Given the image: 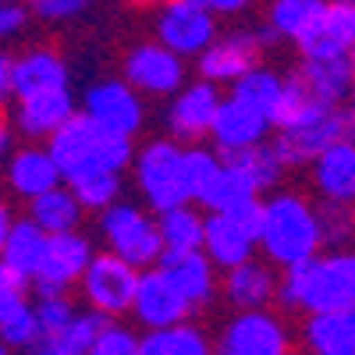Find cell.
I'll list each match as a JSON object with an SVG mask.
<instances>
[{
    "instance_id": "obj_14",
    "label": "cell",
    "mask_w": 355,
    "mask_h": 355,
    "mask_svg": "<svg viewBox=\"0 0 355 355\" xmlns=\"http://www.w3.org/2000/svg\"><path fill=\"white\" fill-rule=\"evenodd\" d=\"M96 256L89 234L71 231V234H53L46 242L40 274H36V295H68V288H75L85 274L89 259Z\"/></svg>"
},
{
    "instance_id": "obj_5",
    "label": "cell",
    "mask_w": 355,
    "mask_h": 355,
    "mask_svg": "<svg viewBox=\"0 0 355 355\" xmlns=\"http://www.w3.org/2000/svg\"><path fill=\"white\" fill-rule=\"evenodd\" d=\"M100 239L110 256L128 263L132 270H153L164 245L157 234V217L135 202H114L100 214Z\"/></svg>"
},
{
    "instance_id": "obj_28",
    "label": "cell",
    "mask_w": 355,
    "mask_h": 355,
    "mask_svg": "<svg viewBox=\"0 0 355 355\" xmlns=\"http://www.w3.org/2000/svg\"><path fill=\"white\" fill-rule=\"evenodd\" d=\"M139 355H214V338L199 323L185 320L167 331L139 334Z\"/></svg>"
},
{
    "instance_id": "obj_2",
    "label": "cell",
    "mask_w": 355,
    "mask_h": 355,
    "mask_svg": "<svg viewBox=\"0 0 355 355\" xmlns=\"http://www.w3.org/2000/svg\"><path fill=\"white\" fill-rule=\"evenodd\" d=\"M256 249L266 252V263L291 270L299 263H309L323 249L320 234V206H313L299 192H274L270 199H263L259 210V234Z\"/></svg>"
},
{
    "instance_id": "obj_38",
    "label": "cell",
    "mask_w": 355,
    "mask_h": 355,
    "mask_svg": "<svg viewBox=\"0 0 355 355\" xmlns=\"http://www.w3.org/2000/svg\"><path fill=\"white\" fill-rule=\"evenodd\" d=\"M28 306H33V320H36L43 341L61 338L68 331V323L75 320V313H78V306L68 299V295H40V299L28 302Z\"/></svg>"
},
{
    "instance_id": "obj_48",
    "label": "cell",
    "mask_w": 355,
    "mask_h": 355,
    "mask_svg": "<svg viewBox=\"0 0 355 355\" xmlns=\"http://www.w3.org/2000/svg\"><path fill=\"white\" fill-rule=\"evenodd\" d=\"M11 227H15V210H11V202H8V199H0V249H4Z\"/></svg>"
},
{
    "instance_id": "obj_49",
    "label": "cell",
    "mask_w": 355,
    "mask_h": 355,
    "mask_svg": "<svg viewBox=\"0 0 355 355\" xmlns=\"http://www.w3.org/2000/svg\"><path fill=\"white\" fill-rule=\"evenodd\" d=\"M11 96V57L0 50V103Z\"/></svg>"
},
{
    "instance_id": "obj_52",
    "label": "cell",
    "mask_w": 355,
    "mask_h": 355,
    "mask_svg": "<svg viewBox=\"0 0 355 355\" xmlns=\"http://www.w3.org/2000/svg\"><path fill=\"white\" fill-rule=\"evenodd\" d=\"M0 355H15V352H8V348H4V345H0Z\"/></svg>"
},
{
    "instance_id": "obj_4",
    "label": "cell",
    "mask_w": 355,
    "mask_h": 355,
    "mask_svg": "<svg viewBox=\"0 0 355 355\" xmlns=\"http://www.w3.org/2000/svg\"><path fill=\"white\" fill-rule=\"evenodd\" d=\"M132 178L146 202L142 210H150L153 217L189 202L185 182H182V146L171 139H153L139 146L132 157Z\"/></svg>"
},
{
    "instance_id": "obj_47",
    "label": "cell",
    "mask_w": 355,
    "mask_h": 355,
    "mask_svg": "<svg viewBox=\"0 0 355 355\" xmlns=\"http://www.w3.org/2000/svg\"><path fill=\"white\" fill-rule=\"evenodd\" d=\"M11 153H15V128H11V121L0 117V164H4Z\"/></svg>"
},
{
    "instance_id": "obj_51",
    "label": "cell",
    "mask_w": 355,
    "mask_h": 355,
    "mask_svg": "<svg viewBox=\"0 0 355 355\" xmlns=\"http://www.w3.org/2000/svg\"><path fill=\"white\" fill-rule=\"evenodd\" d=\"M25 355H68L61 345H57V341H40L36 348H28Z\"/></svg>"
},
{
    "instance_id": "obj_24",
    "label": "cell",
    "mask_w": 355,
    "mask_h": 355,
    "mask_svg": "<svg viewBox=\"0 0 355 355\" xmlns=\"http://www.w3.org/2000/svg\"><path fill=\"white\" fill-rule=\"evenodd\" d=\"M306 89V96L320 107H345L348 93H352V57H338V61H302L299 71L291 75Z\"/></svg>"
},
{
    "instance_id": "obj_12",
    "label": "cell",
    "mask_w": 355,
    "mask_h": 355,
    "mask_svg": "<svg viewBox=\"0 0 355 355\" xmlns=\"http://www.w3.org/2000/svg\"><path fill=\"white\" fill-rule=\"evenodd\" d=\"M259 53H263V43L256 36V28H234V33H224L196 57L199 82L214 85V89L234 85L245 71L259 68Z\"/></svg>"
},
{
    "instance_id": "obj_18",
    "label": "cell",
    "mask_w": 355,
    "mask_h": 355,
    "mask_svg": "<svg viewBox=\"0 0 355 355\" xmlns=\"http://www.w3.org/2000/svg\"><path fill=\"white\" fill-rule=\"evenodd\" d=\"M139 327L150 334V331H167V327H178L185 323L192 313L189 306L174 295V288L160 277V270H142L139 274V284H135V295H132V309H128Z\"/></svg>"
},
{
    "instance_id": "obj_42",
    "label": "cell",
    "mask_w": 355,
    "mask_h": 355,
    "mask_svg": "<svg viewBox=\"0 0 355 355\" xmlns=\"http://www.w3.org/2000/svg\"><path fill=\"white\" fill-rule=\"evenodd\" d=\"M85 11H89L85 0H40V4H33V15L43 21H71Z\"/></svg>"
},
{
    "instance_id": "obj_10",
    "label": "cell",
    "mask_w": 355,
    "mask_h": 355,
    "mask_svg": "<svg viewBox=\"0 0 355 355\" xmlns=\"http://www.w3.org/2000/svg\"><path fill=\"white\" fill-rule=\"evenodd\" d=\"M220 36L217 18H210L199 0H171L157 15V40L167 53H174L178 61L199 57L206 46Z\"/></svg>"
},
{
    "instance_id": "obj_33",
    "label": "cell",
    "mask_w": 355,
    "mask_h": 355,
    "mask_svg": "<svg viewBox=\"0 0 355 355\" xmlns=\"http://www.w3.org/2000/svg\"><path fill=\"white\" fill-rule=\"evenodd\" d=\"M220 164H227V167H234L239 174H245L249 185H252L256 192H274V189L281 185V178H284V164L277 160V153H274L270 142L252 146V150L234 153V157H220Z\"/></svg>"
},
{
    "instance_id": "obj_37",
    "label": "cell",
    "mask_w": 355,
    "mask_h": 355,
    "mask_svg": "<svg viewBox=\"0 0 355 355\" xmlns=\"http://www.w3.org/2000/svg\"><path fill=\"white\" fill-rule=\"evenodd\" d=\"M252 199H259V192L249 185V178L239 174L234 167H227V164H220L217 182L210 185V192L202 196L199 206H206V214H231L234 206L252 202Z\"/></svg>"
},
{
    "instance_id": "obj_40",
    "label": "cell",
    "mask_w": 355,
    "mask_h": 355,
    "mask_svg": "<svg viewBox=\"0 0 355 355\" xmlns=\"http://www.w3.org/2000/svg\"><path fill=\"white\" fill-rule=\"evenodd\" d=\"M85 355H139V331H132L128 323H103Z\"/></svg>"
},
{
    "instance_id": "obj_34",
    "label": "cell",
    "mask_w": 355,
    "mask_h": 355,
    "mask_svg": "<svg viewBox=\"0 0 355 355\" xmlns=\"http://www.w3.org/2000/svg\"><path fill=\"white\" fill-rule=\"evenodd\" d=\"M281 85H284V75H281V71L259 64V68L245 71L239 82H234L227 96L239 100V103H245V107H252V110L263 114V117H270V110H274V103H277V96H281Z\"/></svg>"
},
{
    "instance_id": "obj_29",
    "label": "cell",
    "mask_w": 355,
    "mask_h": 355,
    "mask_svg": "<svg viewBox=\"0 0 355 355\" xmlns=\"http://www.w3.org/2000/svg\"><path fill=\"white\" fill-rule=\"evenodd\" d=\"M25 220H33L46 239H53V234H71L78 231L82 224V206L71 199V192L61 185V189H53V192H43L40 199L28 202V217Z\"/></svg>"
},
{
    "instance_id": "obj_39",
    "label": "cell",
    "mask_w": 355,
    "mask_h": 355,
    "mask_svg": "<svg viewBox=\"0 0 355 355\" xmlns=\"http://www.w3.org/2000/svg\"><path fill=\"white\" fill-rule=\"evenodd\" d=\"M103 316H96V313H89V309H78L75 313V320L68 323V331L61 334V338H50V341H57L68 355H85L89 352V345L96 341V334L103 331Z\"/></svg>"
},
{
    "instance_id": "obj_36",
    "label": "cell",
    "mask_w": 355,
    "mask_h": 355,
    "mask_svg": "<svg viewBox=\"0 0 355 355\" xmlns=\"http://www.w3.org/2000/svg\"><path fill=\"white\" fill-rule=\"evenodd\" d=\"M217 174H220V157L210 146H182V182L192 206L202 202V196L217 182Z\"/></svg>"
},
{
    "instance_id": "obj_41",
    "label": "cell",
    "mask_w": 355,
    "mask_h": 355,
    "mask_svg": "<svg viewBox=\"0 0 355 355\" xmlns=\"http://www.w3.org/2000/svg\"><path fill=\"white\" fill-rule=\"evenodd\" d=\"M348 231H352V217L345 206H323L320 210V234H323V245H338L348 242Z\"/></svg>"
},
{
    "instance_id": "obj_3",
    "label": "cell",
    "mask_w": 355,
    "mask_h": 355,
    "mask_svg": "<svg viewBox=\"0 0 355 355\" xmlns=\"http://www.w3.org/2000/svg\"><path fill=\"white\" fill-rule=\"evenodd\" d=\"M46 157L53 167L61 171V182L82 171H107V174H125L135 157V142L132 139H117L103 135L85 121L82 114H75L71 121H64L50 139H46Z\"/></svg>"
},
{
    "instance_id": "obj_8",
    "label": "cell",
    "mask_w": 355,
    "mask_h": 355,
    "mask_svg": "<svg viewBox=\"0 0 355 355\" xmlns=\"http://www.w3.org/2000/svg\"><path fill=\"white\" fill-rule=\"evenodd\" d=\"M214 355H291V331L270 309L234 313L214 338Z\"/></svg>"
},
{
    "instance_id": "obj_7",
    "label": "cell",
    "mask_w": 355,
    "mask_h": 355,
    "mask_svg": "<svg viewBox=\"0 0 355 355\" xmlns=\"http://www.w3.org/2000/svg\"><path fill=\"white\" fill-rule=\"evenodd\" d=\"M78 284H82V299H85L89 313L103 316L107 323H121V316L132 309L139 270H132L128 263H121L110 252H96L89 259Z\"/></svg>"
},
{
    "instance_id": "obj_22",
    "label": "cell",
    "mask_w": 355,
    "mask_h": 355,
    "mask_svg": "<svg viewBox=\"0 0 355 355\" xmlns=\"http://www.w3.org/2000/svg\"><path fill=\"white\" fill-rule=\"evenodd\" d=\"M206 259H210L214 270H234L249 259H256V242L249 234L234 224L231 217L224 214H206V224H202V249H199Z\"/></svg>"
},
{
    "instance_id": "obj_44",
    "label": "cell",
    "mask_w": 355,
    "mask_h": 355,
    "mask_svg": "<svg viewBox=\"0 0 355 355\" xmlns=\"http://www.w3.org/2000/svg\"><path fill=\"white\" fill-rule=\"evenodd\" d=\"M28 313V291H0V331Z\"/></svg>"
},
{
    "instance_id": "obj_23",
    "label": "cell",
    "mask_w": 355,
    "mask_h": 355,
    "mask_svg": "<svg viewBox=\"0 0 355 355\" xmlns=\"http://www.w3.org/2000/svg\"><path fill=\"white\" fill-rule=\"evenodd\" d=\"M274 295H277V270L263 259H249L224 274V299L239 313L266 309L274 302Z\"/></svg>"
},
{
    "instance_id": "obj_1",
    "label": "cell",
    "mask_w": 355,
    "mask_h": 355,
    "mask_svg": "<svg viewBox=\"0 0 355 355\" xmlns=\"http://www.w3.org/2000/svg\"><path fill=\"white\" fill-rule=\"evenodd\" d=\"M274 299L284 309H299L306 316L355 313V256L348 249H334L291 266L284 277H277Z\"/></svg>"
},
{
    "instance_id": "obj_43",
    "label": "cell",
    "mask_w": 355,
    "mask_h": 355,
    "mask_svg": "<svg viewBox=\"0 0 355 355\" xmlns=\"http://www.w3.org/2000/svg\"><path fill=\"white\" fill-rule=\"evenodd\" d=\"M25 25H28V8L11 4V0H0V40L18 36Z\"/></svg>"
},
{
    "instance_id": "obj_26",
    "label": "cell",
    "mask_w": 355,
    "mask_h": 355,
    "mask_svg": "<svg viewBox=\"0 0 355 355\" xmlns=\"http://www.w3.org/2000/svg\"><path fill=\"white\" fill-rule=\"evenodd\" d=\"M46 234L25 217H15V227L8 234L4 249H0V263L8 266L11 274H18L21 281L33 284L36 274H40V263H43V252H46Z\"/></svg>"
},
{
    "instance_id": "obj_20",
    "label": "cell",
    "mask_w": 355,
    "mask_h": 355,
    "mask_svg": "<svg viewBox=\"0 0 355 355\" xmlns=\"http://www.w3.org/2000/svg\"><path fill=\"white\" fill-rule=\"evenodd\" d=\"M4 178H8V189L25 199V202H33L40 199L43 192H53V189H61V171L53 167V160L46 157L43 146L36 142H28L21 146V150H15L8 160H4Z\"/></svg>"
},
{
    "instance_id": "obj_16",
    "label": "cell",
    "mask_w": 355,
    "mask_h": 355,
    "mask_svg": "<svg viewBox=\"0 0 355 355\" xmlns=\"http://www.w3.org/2000/svg\"><path fill=\"white\" fill-rule=\"evenodd\" d=\"M266 135H270V121L263 114H256L252 107L231 100V96H220V107H217L214 125H210V142H214L217 157L245 153L252 146H263Z\"/></svg>"
},
{
    "instance_id": "obj_9",
    "label": "cell",
    "mask_w": 355,
    "mask_h": 355,
    "mask_svg": "<svg viewBox=\"0 0 355 355\" xmlns=\"http://www.w3.org/2000/svg\"><path fill=\"white\" fill-rule=\"evenodd\" d=\"M338 142H352V110L348 107L323 110V114L313 117V121L291 128V132H281L270 146H274L277 160L288 171V167L313 164L320 153H327L331 146H338Z\"/></svg>"
},
{
    "instance_id": "obj_46",
    "label": "cell",
    "mask_w": 355,
    "mask_h": 355,
    "mask_svg": "<svg viewBox=\"0 0 355 355\" xmlns=\"http://www.w3.org/2000/svg\"><path fill=\"white\" fill-rule=\"evenodd\" d=\"M199 4L210 11V18H231V15H242V11H249V4L245 0H199Z\"/></svg>"
},
{
    "instance_id": "obj_27",
    "label": "cell",
    "mask_w": 355,
    "mask_h": 355,
    "mask_svg": "<svg viewBox=\"0 0 355 355\" xmlns=\"http://www.w3.org/2000/svg\"><path fill=\"white\" fill-rule=\"evenodd\" d=\"M302 341L313 355H355V313L306 316Z\"/></svg>"
},
{
    "instance_id": "obj_45",
    "label": "cell",
    "mask_w": 355,
    "mask_h": 355,
    "mask_svg": "<svg viewBox=\"0 0 355 355\" xmlns=\"http://www.w3.org/2000/svg\"><path fill=\"white\" fill-rule=\"evenodd\" d=\"M259 210H263V199H252V202H242V206H234L231 214H224V217H231L234 224H239L249 239L256 242V234H259Z\"/></svg>"
},
{
    "instance_id": "obj_30",
    "label": "cell",
    "mask_w": 355,
    "mask_h": 355,
    "mask_svg": "<svg viewBox=\"0 0 355 355\" xmlns=\"http://www.w3.org/2000/svg\"><path fill=\"white\" fill-rule=\"evenodd\" d=\"M202 224H206V214L192 202L160 214L157 234H160L164 252H199L202 249Z\"/></svg>"
},
{
    "instance_id": "obj_17",
    "label": "cell",
    "mask_w": 355,
    "mask_h": 355,
    "mask_svg": "<svg viewBox=\"0 0 355 355\" xmlns=\"http://www.w3.org/2000/svg\"><path fill=\"white\" fill-rule=\"evenodd\" d=\"M160 277L174 288V295L192 309H202L217 299V270L202 252H160Z\"/></svg>"
},
{
    "instance_id": "obj_35",
    "label": "cell",
    "mask_w": 355,
    "mask_h": 355,
    "mask_svg": "<svg viewBox=\"0 0 355 355\" xmlns=\"http://www.w3.org/2000/svg\"><path fill=\"white\" fill-rule=\"evenodd\" d=\"M323 110H331V107L313 103V100L306 96V89L295 82L291 75H284L281 96H277V103H274V110H270V117H266V121H270V128H277V132H291V128L313 121V117L323 114Z\"/></svg>"
},
{
    "instance_id": "obj_11",
    "label": "cell",
    "mask_w": 355,
    "mask_h": 355,
    "mask_svg": "<svg viewBox=\"0 0 355 355\" xmlns=\"http://www.w3.org/2000/svg\"><path fill=\"white\" fill-rule=\"evenodd\" d=\"M189 71L185 61H178L174 53H167L160 43H135L125 53L121 82L139 96H164L171 100L178 89L185 85Z\"/></svg>"
},
{
    "instance_id": "obj_25",
    "label": "cell",
    "mask_w": 355,
    "mask_h": 355,
    "mask_svg": "<svg viewBox=\"0 0 355 355\" xmlns=\"http://www.w3.org/2000/svg\"><path fill=\"white\" fill-rule=\"evenodd\" d=\"M313 182L320 189V196L331 206H348L355 196V146L352 142H338L327 153H320L313 164Z\"/></svg>"
},
{
    "instance_id": "obj_32",
    "label": "cell",
    "mask_w": 355,
    "mask_h": 355,
    "mask_svg": "<svg viewBox=\"0 0 355 355\" xmlns=\"http://www.w3.org/2000/svg\"><path fill=\"white\" fill-rule=\"evenodd\" d=\"M327 0H274L266 11V28L274 40H291L299 43L306 36V28L320 18Z\"/></svg>"
},
{
    "instance_id": "obj_13",
    "label": "cell",
    "mask_w": 355,
    "mask_h": 355,
    "mask_svg": "<svg viewBox=\"0 0 355 355\" xmlns=\"http://www.w3.org/2000/svg\"><path fill=\"white\" fill-rule=\"evenodd\" d=\"M217 107H220V89L206 85L199 78L185 82L171 96V103L164 110V125L174 135L171 142H178V146H199V139L210 135Z\"/></svg>"
},
{
    "instance_id": "obj_6",
    "label": "cell",
    "mask_w": 355,
    "mask_h": 355,
    "mask_svg": "<svg viewBox=\"0 0 355 355\" xmlns=\"http://www.w3.org/2000/svg\"><path fill=\"white\" fill-rule=\"evenodd\" d=\"M89 125L103 135L117 139H135L146 125V103L139 93L121 82V78H100L82 93V110Z\"/></svg>"
},
{
    "instance_id": "obj_31",
    "label": "cell",
    "mask_w": 355,
    "mask_h": 355,
    "mask_svg": "<svg viewBox=\"0 0 355 355\" xmlns=\"http://www.w3.org/2000/svg\"><path fill=\"white\" fill-rule=\"evenodd\" d=\"M64 189H68L71 199L82 206V214H85V210L103 214V210H110L114 202H121L125 178H121V174H107V171H82V174L64 178Z\"/></svg>"
},
{
    "instance_id": "obj_15",
    "label": "cell",
    "mask_w": 355,
    "mask_h": 355,
    "mask_svg": "<svg viewBox=\"0 0 355 355\" xmlns=\"http://www.w3.org/2000/svg\"><path fill=\"white\" fill-rule=\"evenodd\" d=\"M355 43V4L352 0H331L323 4L320 18L306 28V36L295 43L302 61H338L352 57Z\"/></svg>"
},
{
    "instance_id": "obj_50",
    "label": "cell",
    "mask_w": 355,
    "mask_h": 355,
    "mask_svg": "<svg viewBox=\"0 0 355 355\" xmlns=\"http://www.w3.org/2000/svg\"><path fill=\"white\" fill-rule=\"evenodd\" d=\"M0 291H28V281H21L18 274H11L4 263H0Z\"/></svg>"
},
{
    "instance_id": "obj_21",
    "label": "cell",
    "mask_w": 355,
    "mask_h": 355,
    "mask_svg": "<svg viewBox=\"0 0 355 355\" xmlns=\"http://www.w3.org/2000/svg\"><path fill=\"white\" fill-rule=\"evenodd\" d=\"M78 114V103H75V93L71 89H53V93H40V96H28V100H18L15 107V128L25 135V139H50L64 121Z\"/></svg>"
},
{
    "instance_id": "obj_19",
    "label": "cell",
    "mask_w": 355,
    "mask_h": 355,
    "mask_svg": "<svg viewBox=\"0 0 355 355\" xmlns=\"http://www.w3.org/2000/svg\"><path fill=\"white\" fill-rule=\"evenodd\" d=\"M68 82L71 75H68L64 57L50 46H33L11 61V96L15 100L53 93V89H71Z\"/></svg>"
}]
</instances>
